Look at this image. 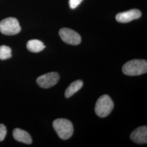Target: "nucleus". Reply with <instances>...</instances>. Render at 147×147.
I'll return each instance as SVG.
<instances>
[{
    "instance_id": "nucleus-1",
    "label": "nucleus",
    "mask_w": 147,
    "mask_h": 147,
    "mask_svg": "<svg viewBox=\"0 0 147 147\" xmlns=\"http://www.w3.org/2000/svg\"><path fill=\"white\" fill-rule=\"evenodd\" d=\"M123 73L128 76H138L147 72V62L144 59H133L126 62L122 68Z\"/></svg>"
},
{
    "instance_id": "nucleus-14",
    "label": "nucleus",
    "mask_w": 147,
    "mask_h": 147,
    "mask_svg": "<svg viewBox=\"0 0 147 147\" xmlns=\"http://www.w3.org/2000/svg\"><path fill=\"white\" fill-rule=\"evenodd\" d=\"M83 0H69V5L71 9L76 8Z\"/></svg>"
},
{
    "instance_id": "nucleus-9",
    "label": "nucleus",
    "mask_w": 147,
    "mask_h": 147,
    "mask_svg": "<svg viewBox=\"0 0 147 147\" xmlns=\"http://www.w3.org/2000/svg\"><path fill=\"white\" fill-rule=\"evenodd\" d=\"M13 135L16 141L27 144H30L32 142L31 137L27 132L20 129H15L13 132Z\"/></svg>"
},
{
    "instance_id": "nucleus-10",
    "label": "nucleus",
    "mask_w": 147,
    "mask_h": 147,
    "mask_svg": "<svg viewBox=\"0 0 147 147\" xmlns=\"http://www.w3.org/2000/svg\"><path fill=\"white\" fill-rule=\"evenodd\" d=\"M84 85V82L81 80H78L73 82L71 83L65 90V96L69 98L75 94L81 89Z\"/></svg>"
},
{
    "instance_id": "nucleus-4",
    "label": "nucleus",
    "mask_w": 147,
    "mask_h": 147,
    "mask_svg": "<svg viewBox=\"0 0 147 147\" xmlns=\"http://www.w3.org/2000/svg\"><path fill=\"white\" fill-rule=\"evenodd\" d=\"M21 29L19 21L15 18H7L0 22V32L5 35H16Z\"/></svg>"
},
{
    "instance_id": "nucleus-13",
    "label": "nucleus",
    "mask_w": 147,
    "mask_h": 147,
    "mask_svg": "<svg viewBox=\"0 0 147 147\" xmlns=\"http://www.w3.org/2000/svg\"><path fill=\"white\" fill-rule=\"evenodd\" d=\"M7 135V129L5 126L1 124H0V142L4 140Z\"/></svg>"
},
{
    "instance_id": "nucleus-7",
    "label": "nucleus",
    "mask_w": 147,
    "mask_h": 147,
    "mask_svg": "<svg viewBox=\"0 0 147 147\" xmlns=\"http://www.w3.org/2000/svg\"><path fill=\"white\" fill-rule=\"evenodd\" d=\"M142 16V13L137 9L118 13L116 16V20L121 23H127L132 20L139 19Z\"/></svg>"
},
{
    "instance_id": "nucleus-3",
    "label": "nucleus",
    "mask_w": 147,
    "mask_h": 147,
    "mask_svg": "<svg viewBox=\"0 0 147 147\" xmlns=\"http://www.w3.org/2000/svg\"><path fill=\"white\" fill-rule=\"evenodd\" d=\"M113 107L114 103L110 97L108 95H104L97 100L95 106V112L97 116L104 118L110 114Z\"/></svg>"
},
{
    "instance_id": "nucleus-6",
    "label": "nucleus",
    "mask_w": 147,
    "mask_h": 147,
    "mask_svg": "<svg viewBox=\"0 0 147 147\" xmlns=\"http://www.w3.org/2000/svg\"><path fill=\"white\" fill-rule=\"evenodd\" d=\"M59 75L56 72L45 74L37 79L38 84L43 88H49L57 84L59 80Z\"/></svg>"
},
{
    "instance_id": "nucleus-8",
    "label": "nucleus",
    "mask_w": 147,
    "mask_h": 147,
    "mask_svg": "<svg viewBox=\"0 0 147 147\" xmlns=\"http://www.w3.org/2000/svg\"><path fill=\"white\" fill-rule=\"evenodd\" d=\"M130 138L134 142L138 144L147 143V126H141L135 129L130 135Z\"/></svg>"
},
{
    "instance_id": "nucleus-5",
    "label": "nucleus",
    "mask_w": 147,
    "mask_h": 147,
    "mask_svg": "<svg viewBox=\"0 0 147 147\" xmlns=\"http://www.w3.org/2000/svg\"><path fill=\"white\" fill-rule=\"evenodd\" d=\"M59 34L64 42L70 45H77L81 42V37L79 33L68 28L61 29Z\"/></svg>"
},
{
    "instance_id": "nucleus-11",
    "label": "nucleus",
    "mask_w": 147,
    "mask_h": 147,
    "mask_svg": "<svg viewBox=\"0 0 147 147\" xmlns=\"http://www.w3.org/2000/svg\"><path fill=\"white\" fill-rule=\"evenodd\" d=\"M26 47L30 51L34 53H39L45 47L42 42L37 39L29 40L27 43Z\"/></svg>"
},
{
    "instance_id": "nucleus-12",
    "label": "nucleus",
    "mask_w": 147,
    "mask_h": 147,
    "mask_svg": "<svg viewBox=\"0 0 147 147\" xmlns=\"http://www.w3.org/2000/svg\"><path fill=\"white\" fill-rule=\"evenodd\" d=\"M11 57V48L5 45L0 47V59L5 60Z\"/></svg>"
},
{
    "instance_id": "nucleus-2",
    "label": "nucleus",
    "mask_w": 147,
    "mask_h": 147,
    "mask_svg": "<svg viewBox=\"0 0 147 147\" xmlns=\"http://www.w3.org/2000/svg\"><path fill=\"white\" fill-rule=\"evenodd\" d=\"M53 127L58 136L63 140H66L72 136L74 132L72 123L67 119L58 118L53 121Z\"/></svg>"
}]
</instances>
